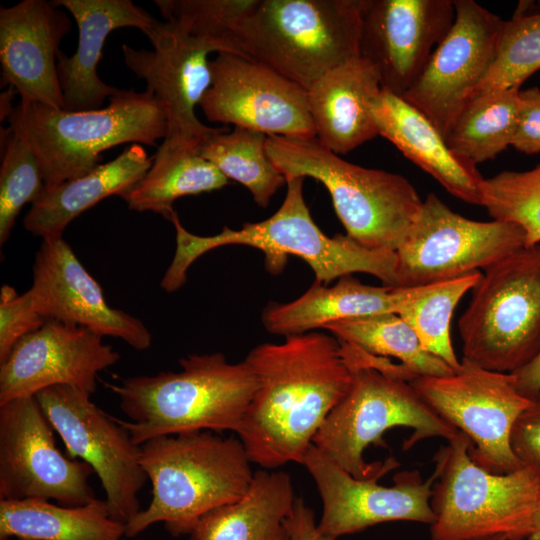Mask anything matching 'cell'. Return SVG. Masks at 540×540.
Segmentation results:
<instances>
[{"label": "cell", "instance_id": "obj_1", "mask_svg": "<svg viewBox=\"0 0 540 540\" xmlns=\"http://www.w3.org/2000/svg\"><path fill=\"white\" fill-rule=\"evenodd\" d=\"M244 361L258 380L237 432L249 459L269 470L303 464L315 435L352 381L339 341L311 331L282 343L260 344Z\"/></svg>", "mask_w": 540, "mask_h": 540}, {"label": "cell", "instance_id": "obj_2", "mask_svg": "<svg viewBox=\"0 0 540 540\" xmlns=\"http://www.w3.org/2000/svg\"><path fill=\"white\" fill-rule=\"evenodd\" d=\"M286 195L280 208L269 218L246 222L239 229L224 227L213 236L187 231L173 211L170 220L176 230V251L162 280L161 288L172 293L187 280L192 263L206 252L227 245H244L264 253L265 268L280 274L288 255L305 261L315 274V282L329 285L333 280L366 273L383 285L397 287L395 252L367 249L347 235L324 234L313 221L303 195L305 177H287Z\"/></svg>", "mask_w": 540, "mask_h": 540}, {"label": "cell", "instance_id": "obj_3", "mask_svg": "<svg viewBox=\"0 0 540 540\" xmlns=\"http://www.w3.org/2000/svg\"><path fill=\"white\" fill-rule=\"evenodd\" d=\"M178 372L128 377L104 383L119 398L129 420L118 419L133 441L194 431H233L241 427L258 380L243 360L230 363L220 352L191 354Z\"/></svg>", "mask_w": 540, "mask_h": 540}, {"label": "cell", "instance_id": "obj_4", "mask_svg": "<svg viewBox=\"0 0 540 540\" xmlns=\"http://www.w3.org/2000/svg\"><path fill=\"white\" fill-rule=\"evenodd\" d=\"M140 463L152 499L126 524L129 538L155 523L189 535L204 515L240 499L254 476L241 440L208 430L152 438L141 445Z\"/></svg>", "mask_w": 540, "mask_h": 540}, {"label": "cell", "instance_id": "obj_5", "mask_svg": "<svg viewBox=\"0 0 540 540\" xmlns=\"http://www.w3.org/2000/svg\"><path fill=\"white\" fill-rule=\"evenodd\" d=\"M9 129L34 152L45 186L86 175L103 151L132 143L156 146L167 135L162 104L147 91L119 89L105 108L67 111L19 101L8 116Z\"/></svg>", "mask_w": 540, "mask_h": 540}, {"label": "cell", "instance_id": "obj_6", "mask_svg": "<svg viewBox=\"0 0 540 540\" xmlns=\"http://www.w3.org/2000/svg\"><path fill=\"white\" fill-rule=\"evenodd\" d=\"M266 150L285 178L321 182L346 235L367 249L395 252L422 205L405 177L350 163L317 138L268 136Z\"/></svg>", "mask_w": 540, "mask_h": 540}, {"label": "cell", "instance_id": "obj_7", "mask_svg": "<svg viewBox=\"0 0 540 540\" xmlns=\"http://www.w3.org/2000/svg\"><path fill=\"white\" fill-rule=\"evenodd\" d=\"M366 0H255L237 38L243 57L306 90L332 68L360 57Z\"/></svg>", "mask_w": 540, "mask_h": 540}, {"label": "cell", "instance_id": "obj_8", "mask_svg": "<svg viewBox=\"0 0 540 540\" xmlns=\"http://www.w3.org/2000/svg\"><path fill=\"white\" fill-rule=\"evenodd\" d=\"M346 363L352 371L350 387L323 422L313 445L353 477L379 480L399 466L394 457L373 463L364 460L369 445L386 446L383 434L393 427L413 430L405 449L427 438L449 441L458 434L409 381L375 367Z\"/></svg>", "mask_w": 540, "mask_h": 540}, {"label": "cell", "instance_id": "obj_9", "mask_svg": "<svg viewBox=\"0 0 540 540\" xmlns=\"http://www.w3.org/2000/svg\"><path fill=\"white\" fill-rule=\"evenodd\" d=\"M471 447L459 431L434 456L431 540H528L540 478L525 467L489 472L472 460Z\"/></svg>", "mask_w": 540, "mask_h": 540}, {"label": "cell", "instance_id": "obj_10", "mask_svg": "<svg viewBox=\"0 0 540 540\" xmlns=\"http://www.w3.org/2000/svg\"><path fill=\"white\" fill-rule=\"evenodd\" d=\"M484 271L458 321L461 360L512 373L540 349V244Z\"/></svg>", "mask_w": 540, "mask_h": 540}, {"label": "cell", "instance_id": "obj_11", "mask_svg": "<svg viewBox=\"0 0 540 540\" xmlns=\"http://www.w3.org/2000/svg\"><path fill=\"white\" fill-rule=\"evenodd\" d=\"M525 247L516 225L476 221L429 193L395 251L397 287H419L486 269Z\"/></svg>", "mask_w": 540, "mask_h": 540}, {"label": "cell", "instance_id": "obj_12", "mask_svg": "<svg viewBox=\"0 0 540 540\" xmlns=\"http://www.w3.org/2000/svg\"><path fill=\"white\" fill-rule=\"evenodd\" d=\"M410 383L443 419L470 439V456L479 466L496 474L523 467L510 439L516 420L531 399L517 390L512 373L461 360L458 371L418 376Z\"/></svg>", "mask_w": 540, "mask_h": 540}, {"label": "cell", "instance_id": "obj_13", "mask_svg": "<svg viewBox=\"0 0 540 540\" xmlns=\"http://www.w3.org/2000/svg\"><path fill=\"white\" fill-rule=\"evenodd\" d=\"M70 385H56L35 397L69 457L88 463L98 475L112 517L127 524L140 509L138 494L148 479L136 444L118 419Z\"/></svg>", "mask_w": 540, "mask_h": 540}, {"label": "cell", "instance_id": "obj_14", "mask_svg": "<svg viewBox=\"0 0 540 540\" xmlns=\"http://www.w3.org/2000/svg\"><path fill=\"white\" fill-rule=\"evenodd\" d=\"M54 428L35 396L0 404V500H54L79 506L96 497L94 472L57 447Z\"/></svg>", "mask_w": 540, "mask_h": 540}, {"label": "cell", "instance_id": "obj_15", "mask_svg": "<svg viewBox=\"0 0 540 540\" xmlns=\"http://www.w3.org/2000/svg\"><path fill=\"white\" fill-rule=\"evenodd\" d=\"M153 50L122 45L126 66L146 82V91L163 106L167 135L158 148L189 149L200 153L203 144L223 128L204 125L195 108L211 85L208 44L169 22H157L144 33Z\"/></svg>", "mask_w": 540, "mask_h": 540}, {"label": "cell", "instance_id": "obj_16", "mask_svg": "<svg viewBox=\"0 0 540 540\" xmlns=\"http://www.w3.org/2000/svg\"><path fill=\"white\" fill-rule=\"evenodd\" d=\"M211 85L199 106L211 122L267 136L316 138L307 90L257 61L219 53L210 61Z\"/></svg>", "mask_w": 540, "mask_h": 540}, {"label": "cell", "instance_id": "obj_17", "mask_svg": "<svg viewBox=\"0 0 540 540\" xmlns=\"http://www.w3.org/2000/svg\"><path fill=\"white\" fill-rule=\"evenodd\" d=\"M453 24L402 96L444 136L474 95L497 52L503 20L473 0H455Z\"/></svg>", "mask_w": 540, "mask_h": 540}, {"label": "cell", "instance_id": "obj_18", "mask_svg": "<svg viewBox=\"0 0 540 540\" xmlns=\"http://www.w3.org/2000/svg\"><path fill=\"white\" fill-rule=\"evenodd\" d=\"M303 465L322 500L318 527L335 540L379 523L412 521L432 525L435 520L430 504L434 474L423 480L417 470L402 471L394 475L392 486H382L378 479L353 477L313 444Z\"/></svg>", "mask_w": 540, "mask_h": 540}, {"label": "cell", "instance_id": "obj_19", "mask_svg": "<svg viewBox=\"0 0 540 540\" xmlns=\"http://www.w3.org/2000/svg\"><path fill=\"white\" fill-rule=\"evenodd\" d=\"M455 17L451 0H366L360 57L382 89L402 97L424 70Z\"/></svg>", "mask_w": 540, "mask_h": 540}, {"label": "cell", "instance_id": "obj_20", "mask_svg": "<svg viewBox=\"0 0 540 540\" xmlns=\"http://www.w3.org/2000/svg\"><path fill=\"white\" fill-rule=\"evenodd\" d=\"M119 358V353L92 330L47 320L21 338L0 362V404L35 396L56 385H70L92 394L98 373Z\"/></svg>", "mask_w": 540, "mask_h": 540}, {"label": "cell", "instance_id": "obj_21", "mask_svg": "<svg viewBox=\"0 0 540 540\" xmlns=\"http://www.w3.org/2000/svg\"><path fill=\"white\" fill-rule=\"evenodd\" d=\"M45 320L88 328L119 338L132 348H150L152 337L138 318L108 305L102 288L61 238L43 239L33 265L29 289Z\"/></svg>", "mask_w": 540, "mask_h": 540}, {"label": "cell", "instance_id": "obj_22", "mask_svg": "<svg viewBox=\"0 0 540 540\" xmlns=\"http://www.w3.org/2000/svg\"><path fill=\"white\" fill-rule=\"evenodd\" d=\"M70 28L68 15L52 1L23 0L1 7L2 75L21 102L64 109L57 54Z\"/></svg>", "mask_w": 540, "mask_h": 540}, {"label": "cell", "instance_id": "obj_23", "mask_svg": "<svg viewBox=\"0 0 540 540\" xmlns=\"http://www.w3.org/2000/svg\"><path fill=\"white\" fill-rule=\"evenodd\" d=\"M74 17L79 31L78 47L67 56L57 54V71L64 110L100 109L119 89L104 83L97 73L106 38L115 29L135 27L143 33L158 22L130 0H56Z\"/></svg>", "mask_w": 540, "mask_h": 540}, {"label": "cell", "instance_id": "obj_24", "mask_svg": "<svg viewBox=\"0 0 540 540\" xmlns=\"http://www.w3.org/2000/svg\"><path fill=\"white\" fill-rule=\"evenodd\" d=\"M379 135L431 175L454 197L481 203L483 177L476 165L456 155L432 121L403 97L382 89L371 104Z\"/></svg>", "mask_w": 540, "mask_h": 540}, {"label": "cell", "instance_id": "obj_25", "mask_svg": "<svg viewBox=\"0 0 540 540\" xmlns=\"http://www.w3.org/2000/svg\"><path fill=\"white\" fill-rule=\"evenodd\" d=\"M381 90L375 68L362 57L322 75L307 90L318 141L339 155L379 135L371 104Z\"/></svg>", "mask_w": 540, "mask_h": 540}, {"label": "cell", "instance_id": "obj_26", "mask_svg": "<svg viewBox=\"0 0 540 540\" xmlns=\"http://www.w3.org/2000/svg\"><path fill=\"white\" fill-rule=\"evenodd\" d=\"M152 163L153 157L140 144H132L86 175L45 186L24 218L26 230L42 239L61 238L74 218L101 200L112 195L125 199Z\"/></svg>", "mask_w": 540, "mask_h": 540}, {"label": "cell", "instance_id": "obj_27", "mask_svg": "<svg viewBox=\"0 0 540 540\" xmlns=\"http://www.w3.org/2000/svg\"><path fill=\"white\" fill-rule=\"evenodd\" d=\"M400 300V287L364 284L347 275L332 286L314 282L293 301L269 302L261 320L269 333L288 337L323 329L339 320L396 313Z\"/></svg>", "mask_w": 540, "mask_h": 540}, {"label": "cell", "instance_id": "obj_28", "mask_svg": "<svg viewBox=\"0 0 540 540\" xmlns=\"http://www.w3.org/2000/svg\"><path fill=\"white\" fill-rule=\"evenodd\" d=\"M296 496L289 474L254 472L247 492L237 501L204 515L191 540H290L286 526Z\"/></svg>", "mask_w": 540, "mask_h": 540}, {"label": "cell", "instance_id": "obj_29", "mask_svg": "<svg viewBox=\"0 0 540 540\" xmlns=\"http://www.w3.org/2000/svg\"><path fill=\"white\" fill-rule=\"evenodd\" d=\"M126 524L106 500L65 506L41 499L0 500V540H121Z\"/></svg>", "mask_w": 540, "mask_h": 540}, {"label": "cell", "instance_id": "obj_30", "mask_svg": "<svg viewBox=\"0 0 540 540\" xmlns=\"http://www.w3.org/2000/svg\"><path fill=\"white\" fill-rule=\"evenodd\" d=\"M228 180L198 151L158 148L151 168L124 200L130 210L152 211L169 219L176 199L221 189Z\"/></svg>", "mask_w": 540, "mask_h": 540}, {"label": "cell", "instance_id": "obj_31", "mask_svg": "<svg viewBox=\"0 0 540 540\" xmlns=\"http://www.w3.org/2000/svg\"><path fill=\"white\" fill-rule=\"evenodd\" d=\"M519 91L511 88L473 95L444 135L448 147L474 165L495 158L512 144Z\"/></svg>", "mask_w": 540, "mask_h": 540}, {"label": "cell", "instance_id": "obj_32", "mask_svg": "<svg viewBox=\"0 0 540 540\" xmlns=\"http://www.w3.org/2000/svg\"><path fill=\"white\" fill-rule=\"evenodd\" d=\"M323 329L340 342L369 355L397 359L417 377L455 372L444 361L425 351L413 329L396 313L339 320Z\"/></svg>", "mask_w": 540, "mask_h": 540}, {"label": "cell", "instance_id": "obj_33", "mask_svg": "<svg viewBox=\"0 0 540 540\" xmlns=\"http://www.w3.org/2000/svg\"><path fill=\"white\" fill-rule=\"evenodd\" d=\"M480 271L419 287H400L398 314L415 332L428 353L444 361L452 370L461 368L455 354L450 325L453 312L462 297L481 278Z\"/></svg>", "mask_w": 540, "mask_h": 540}, {"label": "cell", "instance_id": "obj_34", "mask_svg": "<svg viewBox=\"0 0 540 540\" xmlns=\"http://www.w3.org/2000/svg\"><path fill=\"white\" fill-rule=\"evenodd\" d=\"M267 135L244 127L223 128L201 147L200 155L228 179L245 186L260 207H266L285 177L275 167L266 150Z\"/></svg>", "mask_w": 540, "mask_h": 540}, {"label": "cell", "instance_id": "obj_35", "mask_svg": "<svg viewBox=\"0 0 540 540\" xmlns=\"http://www.w3.org/2000/svg\"><path fill=\"white\" fill-rule=\"evenodd\" d=\"M255 0H156L167 22L215 52L243 57L237 31Z\"/></svg>", "mask_w": 540, "mask_h": 540}, {"label": "cell", "instance_id": "obj_36", "mask_svg": "<svg viewBox=\"0 0 540 540\" xmlns=\"http://www.w3.org/2000/svg\"><path fill=\"white\" fill-rule=\"evenodd\" d=\"M493 220L512 223L525 235V247L540 244V164L527 171H502L484 178L481 203Z\"/></svg>", "mask_w": 540, "mask_h": 540}, {"label": "cell", "instance_id": "obj_37", "mask_svg": "<svg viewBox=\"0 0 540 540\" xmlns=\"http://www.w3.org/2000/svg\"><path fill=\"white\" fill-rule=\"evenodd\" d=\"M540 69V13L518 9L504 21L495 59L475 94L519 88Z\"/></svg>", "mask_w": 540, "mask_h": 540}, {"label": "cell", "instance_id": "obj_38", "mask_svg": "<svg viewBox=\"0 0 540 540\" xmlns=\"http://www.w3.org/2000/svg\"><path fill=\"white\" fill-rule=\"evenodd\" d=\"M6 131L0 169L1 244L9 238L23 206L33 203L45 187L39 162L28 143L9 128Z\"/></svg>", "mask_w": 540, "mask_h": 540}, {"label": "cell", "instance_id": "obj_39", "mask_svg": "<svg viewBox=\"0 0 540 540\" xmlns=\"http://www.w3.org/2000/svg\"><path fill=\"white\" fill-rule=\"evenodd\" d=\"M0 362L24 336L40 328L45 318L37 311L30 290L19 295L3 285L0 292Z\"/></svg>", "mask_w": 540, "mask_h": 540}, {"label": "cell", "instance_id": "obj_40", "mask_svg": "<svg viewBox=\"0 0 540 540\" xmlns=\"http://www.w3.org/2000/svg\"><path fill=\"white\" fill-rule=\"evenodd\" d=\"M510 443L521 465L540 478V394L519 415Z\"/></svg>", "mask_w": 540, "mask_h": 540}, {"label": "cell", "instance_id": "obj_41", "mask_svg": "<svg viewBox=\"0 0 540 540\" xmlns=\"http://www.w3.org/2000/svg\"><path fill=\"white\" fill-rule=\"evenodd\" d=\"M518 121L512 146L526 154L540 152V89L519 91Z\"/></svg>", "mask_w": 540, "mask_h": 540}, {"label": "cell", "instance_id": "obj_42", "mask_svg": "<svg viewBox=\"0 0 540 540\" xmlns=\"http://www.w3.org/2000/svg\"><path fill=\"white\" fill-rule=\"evenodd\" d=\"M290 540H335L321 532L313 510L303 498L296 497L291 513L286 519Z\"/></svg>", "mask_w": 540, "mask_h": 540}, {"label": "cell", "instance_id": "obj_43", "mask_svg": "<svg viewBox=\"0 0 540 540\" xmlns=\"http://www.w3.org/2000/svg\"><path fill=\"white\" fill-rule=\"evenodd\" d=\"M517 390L526 398L540 394V349L522 367L512 372Z\"/></svg>", "mask_w": 540, "mask_h": 540}, {"label": "cell", "instance_id": "obj_44", "mask_svg": "<svg viewBox=\"0 0 540 540\" xmlns=\"http://www.w3.org/2000/svg\"><path fill=\"white\" fill-rule=\"evenodd\" d=\"M528 540H540V488L537 495L535 504L531 533Z\"/></svg>", "mask_w": 540, "mask_h": 540}, {"label": "cell", "instance_id": "obj_45", "mask_svg": "<svg viewBox=\"0 0 540 540\" xmlns=\"http://www.w3.org/2000/svg\"><path fill=\"white\" fill-rule=\"evenodd\" d=\"M493 540H503V539H493Z\"/></svg>", "mask_w": 540, "mask_h": 540}, {"label": "cell", "instance_id": "obj_46", "mask_svg": "<svg viewBox=\"0 0 540 540\" xmlns=\"http://www.w3.org/2000/svg\"><path fill=\"white\" fill-rule=\"evenodd\" d=\"M121 540H126V539H121ZM136 540H139V539H136Z\"/></svg>", "mask_w": 540, "mask_h": 540}]
</instances>
